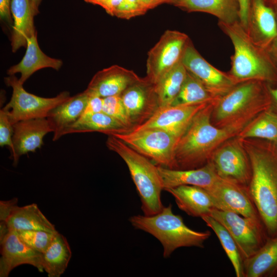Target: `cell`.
<instances>
[{
  "mask_svg": "<svg viewBox=\"0 0 277 277\" xmlns=\"http://www.w3.org/2000/svg\"><path fill=\"white\" fill-rule=\"evenodd\" d=\"M249 158L248 190L268 238L277 235V144L260 139H240Z\"/></svg>",
  "mask_w": 277,
  "mask_h": 277,
  "instance_id": "6da1fadb",
  "label": "cell"
},
{
  "mask_svg": "<svg viewBox=\"0 0 277 277\" xmlns=\"http://www.w3.org/2000/svg\"><path fill=\"white\" fill-rule=\"evenodd\" d=\"M216 101L208 104L195 115L180 138L175 150L176 169H194L205 165L219 146L236 136L247 125L237 123L222 127L215 126L211 114Z\"/></svg>",
  "mask_w": 277,
  "mask_h": 277,
  "instance_id": "7a4b0ae2",
  "label": "cell"
},
{
  "mask_svg": "<svg viewBox=\"0 0 277 277\" xmlns=\"http://www.w3.org/2000/svg\"><path fill=\"white\" fill-rule=\"evenodd\" d=\"M269 87L258 80H248L234 86L215 103L211 121L217 127L248 124L272 105Z\"/></svg>",
  "mask_w": 277,
  "mask_h": 277,
  "instance_id": "3957f363",
  "label": "cell"
},
{
  "mask_svg": "<svg viewBox=\"0 0 277 277\" xmlns=\"http://www.w3.org/2000/svg\"><path fill=\"white\" fill-rule=\"evenodd\" d=\"M219 26L234 47L229 73L238 83L248 80L277 82V70L264 47L254 42L240 22L231 24L219 22Z\"/></svg>",
  "mask_w": 277,
  "mask_h": 277,
  "instance_id": "277c9868",
  "label": "cell"
},
{
  "mask_svg": "<svg viewBox=\"0 0 277 277\" xmlns=\"http://www.w3.org/2000/svg\"><path fill=\"white\" fill-rule=\"evenodd\" d=\"M172 207L169 204L155 214L135 215L129 219L135 229L151 234L160 242L165 258L181 247L203 248L211 235L209 231H197L189 228L181 215L173 213Z\"/></svg>",
  "mask_w": 277,
  "mask_h": 277,
  "instance_id": "5b68a950",
  "label": "cell"
},
{
  "mask_svg": "<svg viewBox=\"0 0 277 277\" xmlns=\"http://www.w3.org/2000/svg\"><path fill=\"white\" fill-rule=\"evenodd\" d=\"M108 135L106 146L126 164L140 197L144 215L150 216L160 212L164 207L161 201L164 188L158 166L118 138Z\"/></svg>",
  "mask_w": 277,
  "mask_h": 277,
  "instance_id": "8992f818",
  "label": "cell"
},
{
  "mask_svg": "<svg viewBox=\"0 0 277 277\" xmlns=\"http://www.w3.org/2000/svg\"><path fill=\"white\" fill-rule=\"evenodd\" d=\"M159 166L176 169L175 150L179 137L160 129L111 134Z\"/></svg>",
  "mask_w": 277,
  "mask_h": 277,
  "instance_id": "52a82bcc",
  "label": "cell"
},
{
  "mask_svg": "<svg viewBox=\"0 0 277 277\" xmlns=\"http://www.w3.org/2000/svg\"><path fill=\"white\" fill-rule=\"evenodd\" d=\"M6 84L12 88L9 102L3 108L13 125L17 122L37 118L47 117L49 112L71 96L64 91L53 97H43L26 91L14 75L4 78Z\"/></svg>",
  "mask_w": 277,
  "mask_h": 277,
  "instance_id": "ba28073f",
  "label": "cell"
},
{
  "mask_svg": "<svg viewBox=\"0 0 277 277\" xmlns=\"http://www.w3.org/2000/svg\"><path fill=\"white\" fill-rule=\"evenodd\" d=\"M209 215L228 230L243 260L254 255L268 238L261 219L245 217L233 212L217 209L212 210Z\"/></svg>",
  "mask_w": 277,
  "mask_h": 277,
  "instance_id": "9c48e42d",
  "label": "cell"
},
{
  "mask_svg": "<svg viewBox=\"0 0 277 277\" xmlns=\"http://www.w3.org/2000/svg\"><path fill=\"white\" fill-rule=\"evenodd\" d=\"M189 40L188 36L183 32L176 30L165 31L148 53L147 78L155 84L181 61Z\"/></svg>",
  "mask_w": 277,
  "mask_h": 277,
  "instance_id": "30bf717a",
  "label": "cell"
},
{
  "mask_svg": "<svg viewBox=\"0 0 277 277\" xmlns=\"http://www.w3.org/2000/svg\"><path fill=\"white\" fill-rule=\"evenodd\" d=\"M209 161L220 177L248 187L251 177L250 163L241 140L237 136L219 146Z\"/></svg>",
  "mask_w": 277,
  "mask_h": 277,
  "instance_id": "8fae6325",
  "label": "cell"
},
{
  "mask_svg": "<svg viewBox=\"0 0 277 277\" xmlns=\"http://www.w3.org/2000/svg\"><path fill=\"white\" fill-rule=\"evenodd\" d=\"M187 70L197 78L217 98H220L238 84L229 74L209 63L189 40L181 60Z\"/></svg>",
  "mask_w": 277,
  "mask_h": 277,
  "instance_id": "7c38bea8",
  "label": "cell"
},
{
  "mask_svg": "<svg viewBox=\"0 0 277 277\" xmlns=\"http://www.w3.org/2000/svg\"><path fill=\"white\" fill-rule=\"evenodd\" d=\"M216 209L233 212L245 217L261 219L248 187L220 177L209 189Z\"/></svg>",
  "mask_w": 277,
  "mask_h": 277,
  "instance_id": "4fadbf2b",
  "label": "cell"
},
{
  "mask_svg": "<svg viewBox=\"0 0 277 277\" xmlns=\"http://www.w3.org/2000/svg\"><path fill=\"white\" fill-rule=\"evenodd\" d=\"M210 103L160 107L148 120L129 131L160 129L180 138L195 115Z\"/></svg>",
  "mask_w": 277,
  "mask_h": 277,
  "instance_id": "5bb4252c",
  "label": "cell"
},
{
  "mask_svg": "<svg viewBox=\"0 0 277 277\" xmlns=\"http://www.w3.org/2000/svg\"><path fill=\"white\" fill-rule=\"evenodd\" d=\"M121 96L133 127L148 120L160 108L155 85L146 77L129 86Z\"/></svg>",
  "mask_w": 277,
  "mask_h": 277,
  "instance_id": "9a60e30c",
  "label": "cell"
},
{
  "mask_svg": "<svg viewBox=\"0 0 277 277\" xmlns=\"http://www.w3.org/2000/svg\"><path fill=\"white\" fill-rule=\"evenodd\" d=\"M0 276L7 277L15 267L29 264L43 272V254L34 250L20 238L17 232L10 230L0 242Z\"/></svg>",
  "mask_w": 277,
  "mask_h": 277,
  "instance_id": "2e32d148",
  "label": "cell"
},
{
  "mask_svg": "<svg viewBox=\"0 0 277 277\" xmlns=\"http://www.w3.org/2000/svg\"><path fill=\"white\" fill-rule=\"evenodd\" d=\"M142 78L133 71L114 65L96 72L86 90L90 95L102 98L121 95Z\"/></svg>",
  "mask_w": 277,
  "mask_h": 277,
  "instance_id": "e0dca14e",
  "label": "cell"
},
{
  "mask_svg": "<svg viewBox=\"0 0 277 277\" xmlns=\"http://www.w3.org/2000/svg\"><path fill=\"white\" fill-rule=\"evenodd\" d=\"M12 137L14 153L12 157L13 165L16 166L19 157L29 152H34L43 145L46 134L53 132L46 117L21 121L13 125Z\"/></svg>",
  "mask_w": 277,
  "mask_h": 277,
  "instance_id": "ac0fdd59",
  "label": "cell"
},
{
  "mask_svg": "<svg viewBox=\"0 0 277 277\" xmlns=\"http://www.w3.org/2000/svg\"><path fill=\"white\" fill-rule=\"evenodd\" d=\"M158 170L164 190L181 185L196 186L208 190L220 178L210 161L197 168L182 170L159 166Z\"/></svg>",
  "mask_w": 277,
  "mask_h": 277,
  "instance_id": "d6986e66",
  "label": "cell"
},
{
  "mask_svg": "<svg viewBox=\"0 0 277 277\" xmlns=\"http://www.w3.org/2000/svg\"><path fill=\"white\" fill-rule=\"evenodd\" d=\"M165 190L174 197L178 207L190 216L201 217L216 209L213 197L203 188L181 185Z\"/></svg>",
  "mask_w": 277,
  "mask_h": 277,
  "instance_id": "ffe728a7",
  "label": "cell"
},
{
  "mask_svg": "<svg viewBox=\"0 0 277 277\" xmlns=\"http://www.w3.org/2000/svg\"><path fill=\"white\" fill-rule=\"evenodd\" d=\"M247 31L254 42L263 47L277 37L275 14L266 0H250Z\"/></svg>",
  "mask_w": 277,
  "mask_h": 277,
  "instance_id": "44dd1931",
  "label": "cell"
},
{
  "mask_svg": "<svg viewBox=\"0 0 277 277\" xmlns=\"http://www.w3.org/2000/svg\"><path fill=\"white\" fill-rule=\"evenodd\" d=\"M62 65L63 62L61 60L49 57L42 51L38 46L37 34L35 33L28 39L26 51L22 60L8 69L7 73L9 75L21 73L19 81L24 84L36 71L45 68L58 70Z\"/></svg>",
  "mask_w": 277,
  "mask_h": 277,
  "instance_id": "7402d4cb",
  "label": "cell"
},
{
  "mask_svg": "<svg viewBox=\"0 0 277 277\" xmlns=\"http://www.w3.org/2000/svg\"><path fill=\"white\" fill-rule=\"evenodd\" d=\"M89 97L85 90L71 96L49 112L46 118L53 129V141L59 139L63 131L78 120L87 105Z\"/></svg>",
  "mask_w": 277,
  "mask_h": 277,
  "instance_id": "603a6c76",
  "label": "cell"
},
{
  "mask_svg": "<svg viewBox=\"0 0 277 277\" xmlns=\"http://www.w3.org/2000/svg\"><path fill=\"white\" fill-rule=\"evenodd\" d=\"M173 5L189 12L210 14L220 22L231 24L240 22L239 0H176Z\"/></svg>",
  "mask_w": 277,
  "mask_h": 277,
  "instance_id": "cb8c5ba5",
  "label": "cell"
},
{
  "mask_svg": "<svg viewBox=\"0 0 277 277\" xmlns=\"http://www.w3.org/2000/svg\"><path fill=\"white\" fill-rule=\"evenodd\" d=\"M11 11L13 21L11 45L13 52L21 47H26L27 40L35 31L30 0H12Z\"/></svg>",
  "mask_w": 277,
  "mask_h": 277,
  "instance_id": "d4e9b609",
  "label": "cell"
},
{
  "mask_svg": "<svg viewBox=\"0 0 277 277\" xmlns=\"http://www.w3.org/2000/svg\"><path fill=\"white\" fill-rule=\"evenodd\" d=\"M244 277L277 276V235L268 238L252 256L244 260Z\"/></svg>",
  "mask_w": 277,
  "mask_h": 277,
  "instance_id": "484cf974",
  "label": "cell"
},
{
  "mask_svg": "<svg viewBox=\"0 0 277 277\" xmlns=\"http://www.w3.org/2000/svg\"><path fill=\"white\" fill-rule=\"evenodd\" d=\"M6 223L10 230H43L55 233V226L42 212L37 204L18 206Z\"/></svg>",
  "mask_w": 277,
  "mask_h": 277,
  "instance_id": "4316f807",
  "label": "cell"
},
{
  "mask_svg": "<svg viewBox=\"0 0 277 277\" xmlns=\"http://www.w3.org/2000/svg\"><path fill=\"white\" fill-rule=\"evenodd\" d=\"M120 122L103 111L90 115L80 117L73 124L65 129L64 135L90 132H98L107 135L128 132Z\"/></svg>",
  "mask_w": 277,
  "mask_h": 277,
  "instance_id": "83f0119b",
  "label": "cell"
},
{
  "mask_svg": "<svg viewBox=\"0 0 277 277\" xmlns=\"http://www.w3.org/2000/svg\"><path fill=\"white\" fill-rule=\"evenodd\" d=\"M72 256L66 238L58 232L52 243L43 253L44 270L49 277H60L65 271Z\"/></svg>",
  "mask_w": 277,
  "mask_h": 277,
  "instance_id": "f1b7e54d",
  "label": "cell"
},
{
  "mask_svg": "<svg viewBox=\"0 0 277 277\" xmlns=\"http://www.w3.org/2000/svg\"><path fill=\"white\" fill-rule=\"evenodd\" d=\"M236 136L240 139L263 140L277 144V113L271 106L255 117Z\"/></svg>",
  "mask_w": 277,
  "mask_h": 277,
  "instance_id": "f546056e",
  "label": "cell"
},
{
  "mask_svg": "<svg viewBox=\"0 0 277 277\" xmlns=\"http://www.w3.org/2000/svg\"><path fill=\"white\" fill-rule=\"evenodd\" d=\"M187 74V70L180 61L154 84L160 107L172 104L179 94Z\"/></svg>",
  "mask_w": 277,
  "mask_h": 277,
  "instance_id": "4dcf8cb0",
  "label": "cell"
},
{
  "mask_svg": "<svg viewBox=\"0 0 277 277\" xmlns=\"http://www.w3.org/2000/svg\"><path fill=\"white\" fill-rule=\"evenodd\" d=\"M215 233L230 260L237 277H244V260L238 246L226 227L209 215L201 217Z\"/></svg>",
  "mask_w": 277,
  "mask_h": 277,
  "instance_id": "1f68e13d",
  "label": "cell"
},
{
  "mask_svg": "<svg viewBox=\"0 0 277 277\" xmlns=\"http://www.w3.org/2000/svg\"><path fill=\"white\" fill-rule=\"evenodd\" d=\"M219 99L214 97L197 78L187 71V74L182 87L170 105L210 103Z\"/></svg>",
  "mask_w": 277,
  "mask_h": 277,
  "instance_id": "d6a6232c",
  "label": "cell"
},
{
  "mask_svg": "<svg viewBox=\"0 0 277 277\" xmlns=\"http://www.w3.org/2000/svg\"><path fill=\"white\" fill-rule=\"evenodd\" d=\"M103 101V112L115 119L129 131L133 128L121 95L104 97Z\"/></svg>",
  "mask_w": 277,
  "mask_h": 277,
  "instance_id": "836d02e7",
  "label": "cell"
},
{
  "mask_svg": "<svg viewBox=\"0 0 277 277\" xmlns=\"http://www.w3.org/2000/svg\"><path fill=\"white\" fill-rule=\"evenodd\" d=\"M20 238L34 250L44 253L52 243L55 233L43 230L16 231Z\"/></svg>",
  "mask_w": 277,
  "mask_h": 277,
  "instance_id": "e575fe53",
  "label": "cell"
},
{
  "mask_svg": "<svg viewBox=\"0 0 277 277\" xmlns=\"http://www.w3.org/2000/svg\"><path fill=\"white\" fill-rule=\"evenodd\" d=\"M13 127L7 112L3 109L0 110V146L3 147L8 146L11 151L12 155L14 153V147L12 137Z\"/></svg>",
  "mask_w": 277,
  "mask_h": 277,
  "instance_id": "d590c367",
  "label": "cell"
},
{
  "mask_svg": "<svg viewBox=\"0 0 277 277\" xmlns=\"http://www.w3.org/2000/svg\"><path fill=\"white\" fill-rule=\"evenodd\" d=\"M146 12L139 0H123L115 16L118 18L128 19L143 15Z\"/></svg>",
  "mask_w": 277,
  "mask_h": 277,
  "instance_id": "8d00e7d4",
  "label": "cell"
},
{
  "mask_svg": "<svg viewBox=\"0 0 277 277\" xmlns=\"http://www.w3.org/2000/svg\"><path fill=\"white\" fill-rule=\"evenodd\" d=\"M89 95L87 105L80 117L90 115L102 111L103 98L96 95Z\"/></svg>",
  "mask_w": 277,
  "mask_h": 277,
  "instance_id": "74e56055",
  "label": "cell"
},
{
  "mask_svg": "<svg viewBox=\"0 0 277 277\" xmlns=\"http://www.w3.org/2000/svg\"><path fill=\"white\" fill-rule=\"evenodd\" d=\"M123 0H87L85 2L102 7L112 16L115 14Z\"/></svg>",
  "mask_w": 277,
  "mask_h": 277,
  "instance_id": "f35d334b",
  "label": "cell"
},
{
  "mask_svg": "<svg viewBox=\"0 0 277 277\" xmlns=\"http://www.w3.org/2000/svg\"><path fill=\"white\" fill-rule=\"evenodd\" d=\"M18 200L13 198L8 201L0 202V221L6 222L18 206Z\"/></svg>",
  "mask_w": 277,
  "mask_h": 277,
  "instance_id": "ab89813d",
  "label": "cell"
},
{
  "mask_svg": "<svg viewBox=\"0 0 277 277\" xmlns=\"http://www.w3.org/2000/svg\"><path fill=\"white\" fill-rule=\"evenodd\" d=\"M240 5V22L247 30L248 27L250 10V0H239Z\"/></svg>",
  "mask_w": 277,
  "mask_h": 277,
  "instance_id": "60d3db41",
  "label": "cell"
},
{
  "mask_svg": "<svg viewBox=\"0 0 277 277\" xmlns=\"http://www.w3.org/2000/svg\"><path fill=\"white\" fill-rule=\"evenodd\" d=\"M12 0H0L1 19L12 25L13 18L11 11Z\"/></svg>",
  "mask_w": 277,
  "mask_h": 277,
  "instance_id": "b9f144b4",
  "label": "cell"
},
{
  "mask_svg": "<svg viewBox=\"0 0 277 277\" xmlns=\"http://www.w3.org/2000/svg\"><path fill=\"white\" fill-rule=\"evenodd\" d=\"M143 8L147 11L163 4H171V0H139Z\"/></svg>",
  "mask_w": 277,
  "mask_h": 277,
  "instance_id": "7bdbcfd3",
  "label": "cell"
},
{
  "mask_svg": "<svg viewBox=\"0 0 277 277\" xmlns=\"http://www.w3.org/2000/svg\"><path fill=\"white\" fill-rule=\"evenodd\" d=\"M269 91L272 101L271 107L277 113V88H272L269 87Z\"/></svg>",
  "mask_w": 277,
  "mask_h": 277,
  "instance_id": "ee69618b",
  "label": "cell"
},
{
  "mask_svg": "<svg viewBox=\"0 0 277 277\" xmlns=\"http://www.w3.org/2000/svg\"><path fill=\"white\" fill-rule=\"evenodd\" d=\"M10 230L6 222L0 221V242H1Z\"/></svg>",
  "mask_w": 277,
  "mask_h": 277,
  "instance_id": "f6af8a7d",
  "label": "cell"
},
{
  "mask_svg": "<svg viewBox=\"0 0 277 277\" xmlns=\"http://www.w3.org/2000/svg\"><path fill=\"white\" fill-rule=\"evenodd\" d=\"M42 0H30L34 15L35 16L39 13V6Z\"/></svg>",
  "mask_w": 277,
  "mask_h": 277,
  "instance_id": "bcb514c9",
  "label": "cell"
},
{
  "mask_svg": "<svg viewBox=\"0 0 277 277\" xmlns=\"http://www.w3.org/2000/svg\"><path fill=\"white\" fill-rule=\"evenodd\" d=\"M271 50L274 56L277 58V37L272 42Z\"/></svg>",
  "mask_w": 277,
  "mask_h": 277,
  "instance_id": "7dc6e473",
  "label": "cell"
},
{
  "mask_svg": "<svg viewBox=\"0 0 277 277\" xmlns=\"http://www.w3.org/2000/svg\"><path fill=\"white\" fill-rule=\"evenodd\" d=\"M172 2V4H174V3L176 1V0H171Z\"/></svg>",
  "mask_w": 277,
  "mask_h": 277,
  "instance_id": "c3c4849f",
  "label": "cell"
},
{
  "mask_svg": "<svg viewBox=\"0 0 277 277\" xmlns=\"http://www.w3.org/2000/svg\"><path fill=\"white\" fill-rule=\"evenodd\" d=\"M85 1H87V0H84Z\"/></svg>",
  "mask_w": 277,
  "mask_h": 277,
  "instance_id": "681fc988",
  "label": "cell"
}]
</instances>
